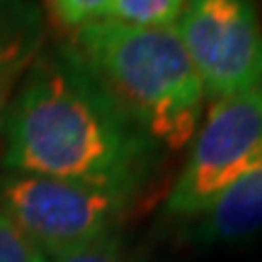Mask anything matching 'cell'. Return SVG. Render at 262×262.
I'll list each match as a JSON object with an SVG mask.
<instances>
[{
	"mask_svg": "<svg viewBox=\"0 0 262 262\" xmlns=\"http://www.w3.org/2000/svg\"><path fill=\"white\" fill-rule=\"evenodd\" d=\"M187 0H112L107 10V22L126 27H175Z\"/></svg>",
	"mask_w": 262,
	"mask_h": 262,
	"instance_id": "obj_8",
	"label": "cell"
},
{
	"mask_svg": "<svg viewBox=\"0 0 262 262\" xmlns=\"http://www.w3.org/2000/svg\"><path fill=\"white\" fill-rule=\"evenodd\" d=\"M194 221V238L204 245L235 243L262 231V160L231 182Z\"/></svg>",
	"mask_w": 262,
	"mask_h": 262,
	"instance_id": "obj_6",
	"label": "cell"
},
{
	"mask_svg": "<svg viewBox=\"0 0 262 262\" xmlns=\"http://www.w3.org/2000/svg\"><path fill=\"white\" fill-rule=\"evenodd\" d=\"M49 262H131V260L129 255L124 253L119 238L112 233L90 245H85V248L56 255V257H49Z\"/></svg>",
	"mask_w": 262,
	"mask_h": 262,
	"instance_id": "obj_11",
	"label": "cell"
},
{
	"mask_svg": "<svg viewBox=\"0 0 262 262\" xmlns=\"http://www.w3.org/2000/svg\"><path fill=\"white\" fill-rule=\"evenodd\" d=\"M0 262H49V257L10 219L0 206Z\"/></svg>",
	"mask_w": 262,
	"mask_h": 262,
	"instance_id": "obj_10",
	"label": "cell"
},
{
	"mask_svg": "<svg viewBox=\"0 0 262 262\" xmlns=\"http://www.w3.org/2000/svg\"><path fill=\"white\" fill-rule=\"evenodd\" d=\"M257 160H262V85L211 102L165 199V216L196 219Z\"/></svg>",
	"mask_w": 262,
	"mask_h": 262,
	"instance_id": "obj_4",
	"label": "cell"
},
{
	"mask_svg": "<svg viewBox=\"0 0 262 262\" xmlns=\"http://www.w3.org/2000/svg\"><path fill=\"white\" fill-rule=\"evenodd\" d=\"M73 51L156 143L182 148L194 139L204 88L178 27L143 29L100 19L78 29Z\"/></svg>",
	"mask_w": 262,
	"mask_h": 262,
	"instance_id": "obj_2",
	"label": "cell"
},
{
	"mask_svg": "<svg viewBox=\"0 0 262 262\" xmlns=\"http://www.w3.org/2000/svg\"><path fill=\"white\" fill-rule=\"evenodd\" d=\"M131 196L83 182L3 170L0 206L47 257L112 235Z\"/></svg>",
	"mask_w": 262,
	"mask_h": 262,
	"instance_id": "obj_3",
	"label": "cell"
},
{
	"mask_svg": "<svg viewBox=\"0 0 262 262\" xmlns=\"http://www.w3.org/2000/svg\"><path fill=\"white\" fill-rule=\"evenodd\" d=\"M41 41L44 25L34 0H0V117L17 80L37 61Z\"/></svg>",
	"mask_w": 262,
	"mask_h": 262,
	"instance_id": "obj_7",
	"label": "cell"
},
{
	"mask_svg": "<svg viewBox=\"0 0 262 262\" xmlns=\"http://www.w3.org/2000/svg\"><path fill=\"white\" fill-rule=\"evenodd\" d=\"M112 0H47V8L58 27L83 29L107 17Z\"/></svg>",
	"mask_w": 262,
	"mask_h": 262,
	"instance_id": "obj_9",
	"label": "cell"
},
{
	"mask_svg": "<svg viewBox=\"0 0 262 262\" xmlns=\"http://www.w3.org/2000/svg\"><path fill=\"white\" fill-rule=\"evenodd\" d=\"M0 126L3 168L12 172L134 196L156 160V141L68 49L37 56Z\"/></svg>",
	"mask_w": 262,
	"mask_h": 262,
	"instance_id": "obj_1",
	"label": "cell"
},
{
	"mask_svg": "<svg viewBox=\"0 0 262 262\" xmlns=\"http://www.w3.org/2000/svg\"><path fill=\"white\" fill-rule=\"evenodd\" d=\"M178 32L204 95L219 100L262 85V22L253 0H187Z\"/></svg>",
	"mask_w": 262,
	"mask_h": 262,
	"instance_id": "obj_5",
	"label": "cell"
}]
</instances>
